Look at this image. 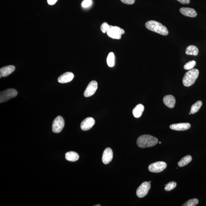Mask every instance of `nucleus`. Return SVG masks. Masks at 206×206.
I'll return each mask as SVG.
<instances>
[{
    "mask_svg": "<svg viewBox=\"0 0 206 206\" xmlns=\"http://www.w3.org/2000/svg\"><path fill=\"white\" fill-rule=\"evenodd\" d=\"M158 143L156 138L149 135H143L138 138L137 143L139 147L144 148L154 146Z\"/></svg>",
    "mask_w": 206,
    "mask_h": 206,
    "instance_id": "f257e3e1",
    "label": "nucleus"
},
{
    "mask_svg": "<svg viewBox=\"0 0 206 206\" xmlns=\"http://www.w3.org/2000/svg\"><path fill=\"white\" fill-rule=\"evenodd\" d=\"M179 2L182 4H189L190 2V0H177Z\"/></svg>",
    "mask_w": 206,
    "mask_h": 206,
    "instance_id": "c85d7f7f",
    "label": "nucleus"
},
{
    "mask_svg": "<svg viewBox=\"0 0 206 206\" xmlns=\"http://www.w3.org/2000/svg\"><path fill=\"white\" fill-rule=\"evenodd\" d=\"M199 49L195 45H190L187 47L185 50L187 55L196 56L198 54Z\"/></svg>",
    "mask_w": 206,
    "mask_h": 206,
    "instance_id": "6ab92c4d",
    "label": "nucleus"
},
{
    "mask_svg": "<svg viewBox=\"0 0 206 206\" xmlns=\"http://www.w3.org/2000/svg\"><path fill=\"white\" fill-rule=\"evenodd\" d=\"M159 143L160 144H161V142H160Z\"/></svg>",
    "mask_w": 206,
    "mask_h": 206,
    "instance_id": "2f4dec72",
    "label": "nucleus"
},
{
    "mask_svg": "<svg viewBox=\"0 0 206 206\" xmlns=\"http://www.w3.org/2000/svg\"><path fill=\"white\" fill-rule=\"evenodd\" d=\"M199 201L197 199H193L187 201L184 204L183 206H195L199 204Z\"/></svg>",
    "mask_w": 206,
    "mask_h": 206,
    "instance_id": "5701e85b",
    "label": "nucleus"
},
{
    "mask_svg": "<svg viewBox=\"0 0 206 206\" xmlns=\"http://www.w3.org/2000/svg\"><path fill=\"white\" fill-rule=\"evenodd\" d=\"M196 64V63L195 61H190L185 64L184 66V68L186 70H191L195 66Z\"/></svg>",
    "mask_w": 206,
    "mask_h": 206,
    "instance_id": "b1692460",
    "label": "nucleus"
},
{
    "mask_svg": "<svg viewBox=\"0 0 206 206\" xmlns=\"http://www.w3.org/2000/svg\"><path fill=\"white\" fill-rule=\"evenodd\" d=\"M180 11L184 16L190 17H195L197 14L195 10L190 8L182 7L180 8Z\"/></svg>",
    "mask_w": 206,
    "mask_h": 206,
    "instance_id": "4468645a",
    "label": "nucleus"
},
{
    "mask_svg": "<svg viewBox=\"0 0 206 206\" xmlns=\"http://www.w3.org/2000/svg\"><path fill=\"white\" fill-rule=\"evenodd\" d=\"M115 55L113 52H110L108 55L107 62V65L109 67H112L115 65Z\"/></svg>",
    "mask_w": 206,
    "mask_h": 206,
    "instance_id": "4be33fe9",
    "label": "nucleus"
},
{
    "mask_svg": "<svg viewBox=\"0 0 206 206\" xmlns=\"http://www.w3.org/2000/svg\"><path fill=\"white\" fill-rule=\"evenodd\" d=\"M177 183L174 181L169 182L165 186V190L167 191L173 190L176 186Z\"/></svg>",
    "mask_w": 206,
    "mask_h": 206,
    "instance_id": "393cba45",
    "label": "nucleus"
},
{
    "mask_svg": "<svg viewBox=\"0 0 206 206\" xmlns=\"http://www.w3.org/2000/svg\"><path fill=\"white\" fill-rule=\"evenodd\" d=\"M74 75L72 73L66 72L59 77L58 82L60 83H66L71 82L74 78Z\"/></svg>",
    "mask_w": 206,
    "mask_h": 206,
    "instance_id": "ddd939ff",
    "label": "nucleus"
},
{
    "mask_svg": "<svg viewBox=\"0 0 206 206\" xmlns=\"http://www.w3.org/2000/svg\"><path fill=\"white\" fill-rule=\"evenodd\" d=\"M112 26L111 25H109L107 23H103L101 27V31L104 33H107L108 30Z\"/></svg>",
    "mask_w": 206,
    "mask_h": 206,
    "instance_id": "a878e982",
    "label": "nucleus"
},
{
    "mask_svg": "<svg viewBox=\"0 0 206 206\" xmlns=\"http://www.w3.org/2000/svg\"><path fill=\"white\" fill-rule=\"evenodd\" d=\"M58 0H48V4L50 5L55 4Z\"/></svg>",
    "mask_w": 206,
    "mask_h": 206,
    "instance_id": "c756f323",
    "label": "nucleus"
},
{
    "mask_svg": "<svg viewBox=\"0 0 206 206\" xmlns=\"http://www.w3.org/2000/svg\"><path fill=\"white\" fill-rule=\"evenodd\" d=\"M151 187V185L149 182H143L137 189L136 191L137 195L140 198L144 197L147 194Z\"/></svg>",
    "mask_w": 206,
    "mask_h": 206,
    "instance_id": "6e6552de",
    "label": "nucleus"
},
{
    "mask_svg": "<svg viewBox=\"0 0 206 206\" xmlns=\"http://www.w3.org/2000/svg\"><path fill=\"white\" fill-rule=\"evenodd\" d=\"M101 205H95V206H101Z\"/></svg>",
    "mask_w": 206,
    "mask_h": 206,
    "instance_id": "7c9ffc66",
    "label": "nucleus"
},
{
    "mask_svg": "<svg viewBox=\"0 0 206 206\" xmlns=\"http://www.w3.org/2000/svg\"><path fill=\"white\" fill-rule=\"evenodd\" d=\"M15 67L13 65H8L1 68L0 74L1 77H6L14 71Z\"/></svg>",
    "mask_w": 206,
    "mask_h": 206,
    "instance_id": "dca6fc26",
    "label": "nucleus"
},
{
    "mask_svg": "<svg viewBox=\"0 0 206 206\" xmlns=\"http://www.w3.org/2000/svg\"><path fill=\"white\" fill-rule=\"evenodd\" d=\"M121 1L124 4L132 5L134 4L135 0H121Z\"/></svg>",
    "mask_w": 206,
    "mask_h": 206,
    "instance_id": "cd10ccee",
    "label": "nucleus"
},
{
    "mask_svg": "<svg viewBox=\"0 0 206 206\" xmlns=\"http://www.w3.org/2000/svg\"><path fill=\"white\" fill-rule=\"evenodd\" d=\"M199 71L197 69H192L187 72L184 76L182 82L186 87H190L195 83L199 75Z\"/></svg>",
    "mask_w": 206,
    "mask_h": 206,
    "instance_id": "7ed1b4c3",
    "label": "nucleus"
},
{
    "mask_svg": "<svg viewBox=\"0 0 206 206\" xmlns=\"http://www.w3.org/2000/svg\"><path fill=\"white\" fill-rule=\"evenodd\" d=\"M97 83L96 81H91L84 91V96L85 97H89L93 95L97 90Z\"/></svg>",
    "mask_w": 206,
    "mask_h": 206,
    "instance_id": "1a4fd4ad",
    "label": "nucleus"
},
{
    "mask_svg": "<svg viewBox=\"0 0 206 206\" xmlns=\"http://www.w3.org/2000/svg\"><path fill=\"white\" fill-rule=\"evenodd\" d=\"M65 125L63 117L59 116L54 119L52 124V131L56 133H59L62 130Z\"/></svg>",
    "mask_w": 206,
    "mask_h": 206,
    "instance_id": "423d86ee",
    "label": "nucleus"
},
{
    "mask_svg": "<svg viewBox=\"0 0 206 206\" xmlns=\"http://www.w3.org/2000/svg\"><path fill=\"white\" fill-rule=\"evenodd\" d=\"M95 123V120L92 117H88L84 119L81 124L82 130L87 131L92 128Z\"/></svg>",
    "mask_w": 206,
    "mask_h": 206,
    "instance_id": "9d476101",
    "label": "nucleus"
},
{
    "mask_svg": "<svg viewBox=\"0 0 206 206\" xmlns=\"http://www.w3.org/2000/svg\"><path fill=\"white\" fill-rule=\"evenodd\" d=\"M202 105V102L201 101H199L194 104L191 108L190 112L194 114L198 112Z\"/></svg>",
    "mask_w": 206,
    "mask_h": 206,
    "instance_id": "412c9836",
    "label": "nucleus"
},
{
    "mask_svg": "<svg viewBox=\"0 0 206 206\" xmlns=\"http://www.w3.org/2000/svg\"><path fill=\"white\" fill-rule=\"evenodd\" d=\"M17 95V92L16 89H9L1 91L0 93V103L6 102L9 99L13 98Z\"/></svg>",
    "mask_w": 206,
    "mask_h": 206,
    "instance_id": "20e7f679",
    "label": "nucleus"
},
{
    "mask_svg": "<svg viewBox=\"0 0 206 206\" xmlns=\"http://www.w3.org/2000/svg\"><path fill=\"white\" fill-rule=\"evenodd\" d=\"M146 26L147 29L160 35L166 36L168 35L169 32L166 26H163L158 22L151 20L147 22Z\"/></svg>",
    "mask_w": 206,
    "mask_h": 206,
    "instance_id": "f03ea898",
    "label": "nucleus"
},
{
    "mask_svg": "<svg viewBox=\"0 0 206 206\" xmlns=\"http://www.w3.org/2000/svg\"><path fill=\"white\" fill-rule=\"evenodd\" d=\"M166 166V163L165 162H157L150 165L148 166V170L152 173H158L163 171Z\"/></svg>",
    "mask_w": 206,
    "mask_h": 206,
    "instance_id": "0eeeda50",
    "label": "nucleus"
},
{
    "mask_svg": "<svg viewBox=\"0 0 206 206\" xmlns=\"http://www.w3.org/2000/svg\"><path fill=\"white\" fill-rule=\"evenodd\" d=\"M92 0H84L82 3V6L84 8L89 7L92 4Z\"/></svg>",
    "mask_w": 206,
    "mask_h": 206,
    "instance_id": "bb28decb",
    "label": "nucleus"
},
{
    "mask_svg": "<svg viewBox=\"0 0 206 206\" xmlns=\"http://www.w3.org/2000/svg\"><path fill=\"white\" fill-rule=\"evenodd\" d=\"M190 124L189 123H180L178 124H174L171 125V129L174 130L178 131H183L187 130L190 129Z\"/></svg>",
    "mask_w": 206,
    "mask_h": 206,
    "instance_id": "f8f14e48",
    "label": "nucleus"
},
{
    "mask_svg": "<svg viewBox=\"0 0 206 206\" xmlns=\"http://www.w3.org/2000/svg\"><path fill=\"white\" fill-rule=\"evenodd\" d=\"M149 182H150V183H151V181H150Z\"/></svg>",
    "mask_w": 206,
    "mask_h": 206,
    "instance_id": "72a5a7b5",
    "label": "nucleus"
},
{
    "mask_svg": "<svg viewBox=\"0 0 206 206\" xmlns=\"http://www.w3.org/2000/svg\"><path fill=\"white\" fill-rule=\"evenodd\" d=\"M192 157L190 155H187V156L184 157L181 159L180 162L178 163V165L179 167H182L186 166L187 165L190 163L192 161Z\"/></svg>",
    "mask_w": 206,
    "mask_h": 206,
    "instance_id": "aec40b11",
    "label": "nucleus"
},
{
    "mask_svg": "<svg viewBox=\"0 0 206 206\" xmlns=\"http://www.w3.org/2000/svg\"><path fill=\"white\" fill-rule=\"evenodd\" d=\"M65 158L68 161L74 162L79 159V155L74 152H68L65 154Z\"/></svg>",
    "mask_w": 206,
    "mask_h": 206,
    "instance_id": "a211bd4d",
    "label": "nucleus"
},
{
    "mask_svg": "<svg viewBox=\"0 0 206 206\" xmlns=\"http://www.w3.org/2000/svg\"><path fill=\"white\" fill-rule=\"evenodd\" d=\"M144 107L143 105L141 104H138L136 106L133 110V114L134 117L136 118H139L142 115Z\"/></svg>",
    "mask_w": 206,
    "mask_h": 206,
    "instance_id": "f3484780",
    "label": "nucleus"
},
{
    "mask_svg": "<svg viewBox=\"0 0 206 206\" xmlns=\"http://www.w3.org/2000/svg\"><path fill=\"white\" fill-rule=\"evenodd\" d=\"M163 101L165 105L167 107L171 108V109L174 107L176 103V99L173 96L168 95L165 96L163 97Z\"/></svg>",
    "mask_w": 206,
    "mask_h": 206,
    "instance_id": "2eb2a0df",
    "label": "nucleus"
},
{
    "mask_svg": "<svg viewBox=\"0 0 206 206\" xmlns=\"http://www.w3.org/2000/svg\"><path fill=\"white\" fill-rule=\"evenodd\" d=\"M124 31L119 27L112 26L108 30V36L114 39L120 40L121 35L124 34Z\"/></svg>",
    "mask_w": 206,
    "mask_h": 206,
    "instance_id": "39448f33",
    "label": "nucleus"
},
{
    "mask_svg": "<svg viewBox=\"0 0 206 206\" xmlns=\"http://www.w3.org/2000/svg\"><path fill=\"white\" fill-rule=\"evenodd\" d=\"M191 113L190 112V115H191Z\"/></svg>",
    "mask_w": 206,
    "mask_h": 206,
    "instance_id": "473e14b6",
    "label": "nucleus"
},
{
    "mask_svg": "<svg viewBox=\"0 0 206 206\" xmlns=\"http://www.w3.org/2000/svg\"><path fill=\"white\" fill-rule=\"evenodd\" d=\"M113 153L110 148H106L104 150L102 155V160L104 164L107 165L110 163L113 159Z\"/></svg>",
    "mask_w": 206,
    "mask_h": 206,
    "instance_id": "9b49d317",
    "label": "nucleus"
}]
</instances>
